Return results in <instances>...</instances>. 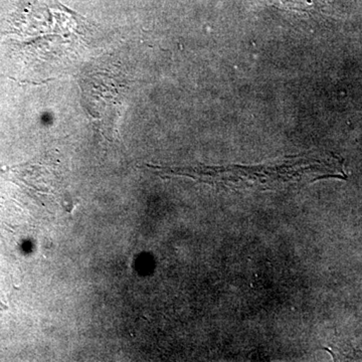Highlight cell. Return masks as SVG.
<instances>
[{"mask_svg":"<svg viewBox=\"0 0 362 362\" xmlns=\"http://www.w3.org/2000/svg\"><path fill=\"white\" fill-rule=\"evenodd\" d=\"M169 175L233 188L273 189L292 183H304L326 177L345 178L342 161L330 153L292 157L289 161L257 168H170Z\"/></svg>","mask_w":362,"mask_h":362,"instance_id":"6da1fadb","label":"cell"},{"mask_svg":"<svg viewBox=\"0 0 362 362\" xmlns=\"http://www.w3.org/2000/svg\"><path fill=\"white\" fill-rule=\"evenodd\" d=\"M263 1L279 8L304 11V13L320 11L328 4V0H263Z\"/></svg>","mask_w":362,"mask_h":362,"instance_id":"3957f363","label":"cell"},{"mask_svg":"<svg viewBox=\"0 0 362 362\" xmlns=\"http://www.w3.org/2000/svg\"><path fill=\"white\" fill-rule=\"evenodd\" d=\"M83 106L95 129L108 141L118 140L127 85L114 69L97 68L80 81Z\"/></svg>","mask_w":362,"mask_h":362,"instance_id":"7a4b0ae2","label":"cell"}]
</instances>
